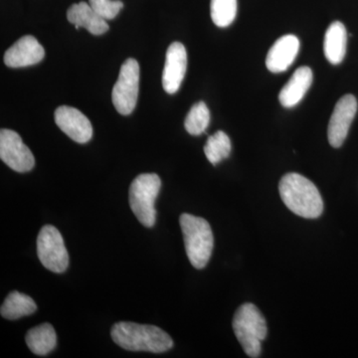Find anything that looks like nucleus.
<instances>
[{
    "mask_svg": "<svg viewBox=\"0 0 358 358\" xmlns=\"http://www.w3.org/2000/svg\"><path fill=\"white\" fill-rule=\"evenodd\" d=\"M110 336L117 345L129 352H166L173 341L169 334L150 324L121 322L113 326Z\"/></svg>",
    "mask_w": 358,
    "mask_h": 358,
    "instance_id": "1",
    "label": "nucleus"
},
{
    "mask_svg": "<svg viewBox=\"0 0 358 358\" xmlns=\"http://www.w3.org/2000/svg\"><path fill=\"white\" fill-rule=\"evenodd\" d=\"M279 192L285 205L301 217L317 218L324 211V201L317 186L301 174L292 173L282 176Z\"/></svg>",
    "mask_w": 358,
    "mask_h": 358,
    "instance_id": "2",
    "label": "nucleus"
},
{
    "mask_svg": "<svg viewBox=\"0 0 358 358\" xmlns=\"http://www.w3.org/2000/svg\"><path fill=\"white\" fill-rule=\"evenodd\" d=\"M179 223L189 262L195 268H204L210 260L214 246L210 224L204 218L188 213L181 214Z\"/></svg>",
    "mask_w": 358,
    "mask_h": 358,
    "instance_id": "3",
    "label": "nucleus"
},
{
    "mask_svg": "<svg viewBox=\"0 0 358 358\" xmlns=\"http://www.w3.org/2000/svg\"><path fill=\"white\" fill-rule=\"evenodd\" d=\"M233 331L249 357L256 358L262 352V341L267 336V322L253 303H244L233 319Z\"/></svg>",
    "mask_w": 358,
    "mask_h": 358,
    "instance_id": "4",
    "label": "nucleus"
},
{
    "mask_svg": "<svg viewBox=\"0 0 358 358\" xmlns=\"http://www.w3.org/2000/svg\"><path fill=\"white\" fill-rule=\"evenodd\" d=\"M162 180L155 173L136 176L129 187V206L136 217L145 227H152L157 218L155 200L159 195Z\"/></svg>",
    "mask_w": 358,
    "mask_h": 358,
    "instance_id": "5",
    "label": "nucleus"
},
{
    "mask_svg": "<svg viewBox=\"0 0 358 358\" xmlns=\"http://www.w3.org/2000/svg\"><path fill=\"white\" fill-rule=\"evenodd\" d=\"M138 90L140 65L136 59L129 58L122 65L112 93L113 103L120 114L128 115L134 112L138 103Z\"/></svg>",
    "mask_w": 358,
    "mask_h": 358,
    "instance_id": "6",
    "label": "nucleus"
},
{
    "mask_svg": "<svg viewBox=\"0 0 358 358\" xmlns=\"http://www.w3.org/2000/svg\"><path fill=\"white\" fill-rule=\"evenodd\" d=\"M37 255L45 268L53 273H64L69 266V254L57 228L45 225L37 238Z\"/></svg>",
    "mask_w": 358,
    "mask_h": 358,
    "instance_id": "7",
    "label": "nucleus"
},
{
    "mask_svg": "<svg viewBox=\"0 0 358 358\" xmlns=\"http://www.w3.org/2000/svg\"><path fill=\"white\" fill-rule=\"evenodd\" d=\"M0 159L14 171L24 173L35 166L34 155L13 129L0 131Z\"/></svg>",
    "mask_w": 358,
    "mask_h": 358,
    "instance_id": "8",
    "label": "nucleus"
},
{
    "mask_svg": "<svg viewBox=\"0 0 358 358\" xmlns=\"http://www.w3.org/2000/svg\"><path fill=\"white\" fill-rule=\"evenodd\" d=\"M357 112V101L353 95L343 96L336 103L327 129V138L331 147L338 148L343 145Z\"/></svg>",
    "mask_w": 358,
    "mask_h": 358,
    "instance_id": "9",
    "label": "nucleus"
},
{
    "mask_svg": "<svg viewBox=\"0 0 358 358\" xmlns=\"http://www.w3.org/2000/svg\"><path fill=\"white\" fill-rule=\"evenodd\" d=\"M59 129L78 143H86L93 136V127L88 117L75 108L61 106L54 114Z\"/></svg>",
    "mask_w": 358,
    "mask_h": 358,
    "instance_id": "10",
    "label": "nucleus"
},
{
    "mask_svg": "<svg viewBox=\"0 0 358 358\" xmlns=\"http://www.w3.org/2000/svg\"><path fill=\"white\" fill-rule=\"evenodd\" d=\"M187 69V53L185 45L173 42L167 48L166 64L162 72V87L167 94H176L180 88Z\"/></svg>",
    "mask_w": 358,
    "mask_h": 358,
    "instance_id": "11",
    "label": "nucleus"
},
{
    "mask_svg": "<svg viewBox=\"0 0 358 358\" xmlns=\"http://www.w3.org/2000/svg\"><path fill=\"white\" fill-rule=\"evenodd\" d=\"M45 50L38 40L31 35H26L16 41L4 54L7 67L23 68L38 64L43 60Z\"/></svg>",
    "mask_w": 358,
    "mask_h": 358,
    "instance_id": "12",
    "label": "nucleus"
},
{
    "mask_svg": "<svg viewBox=\"0 0 358 358\" xmlns=\"http://www.w3.org/2000/svg\"><path fill=\"white\" fill-rule=\"evenodd\" d=\"M300 40L293 34L285 35L271 47L266 58V66L270 72H285L293 64L300 51Z\"/></svg>",
    "mask_w": 358,
    "mask_h": 358,
    "instance_id": "13",
    "label": "nucleus"
},
{
    "mask_svg": "<svg viewBox=\"0 0 358 358\" xmlns=\"http://www.w3.org/2000/svg\"><path fill=\"white\" fill-rule=\"evenodd\" d=\"M313 71L307 66L294 71L293 76L279 94V101L282 107L288 109L296 107L308 93L313 83Z\"/></svg>",
    "mask_w": 358,
    "mask_h": 358,
    "instance_id": "14",
    "label": "nucleus"
},
{
    "mask_svg": "<svg viewBox=\"0 0 358 358\" xmlns=\"http://www.w3.org/2000/svg\"><path fill=\"white\" fill-rule=\"evenodd\" d=\"M67 18L76 29L85 28L94 35H102L109 30L107 21L92 8L87 2L73 4L67 11Z\"/></svg>",
    "mask_w": 358,
    "mask_h": 358,
    "instance_id": "15",
    "label": "nucleus"
},
{
    "mask_svg": "<svg viewBox=\"0 0 358 358\" xmlns=\"http://www.w3.org/2000/svg\"><path fill=\"white\" fill-rule=\"evenodd\" d=\"M348 46V32L345 26L339 21L331 23L327 28L324 40V52L331 64L338 65L345 57Z\"/></svg>",
    "mask_w": 358,
    "mask_h": 358,
    "instance_id": "16",
    "label": "nucleus"
},
{
    "mask_svg": "<svg viewBox=\"0 0 358 358\" xmlns=\"http://www.w3.org/2000/svg\"><path fill=\"white\" fill-rule=\"evenodd\" d=\"M25 341L34 355L45 357L56 348L57 336L54 327L50 324L44 322L29 329L26 334Z\"/></svg>",
    "mask_w": 358,
    "mask_h": 358,
    "instance_id": "17",
    "label": "nucleus"
},
{
    "mask_svg": "<svg viewBox=\"0 0 358 358\" xmlns=\"http://www.w3.org/2000/svg\"><path fill=\"white\" fill-rule=\"evenodd\" d=\"M37 306L32 298L17 291L11 292L2 303L0 313L6 320H18L36 312Z\"/></svg>",
    "mask_w": 358,
    "mask_h": 358,
    "instance_id": "18",
    "label": "nucleus"
},
{
    "mask_svg": "<svg viewBox=\"0 0 358 358\" xmlns=\"http://www.w3.org/2000/svg\"><path fill=\"white\" fill-rule=\"evenodd\" d=\"M231 152L229 136L224 131H219L209 136L204 147V154L213 166L227 159Z\"/></svg>",
    "mask_w": 358,
    "mask_h": 358,
    "instance_id": "19",
    "label": "nucleus"
},
{
    "mask_svg": "<svg viewBox=\"0 0 358 358\" xmlns=\"http://www.w3.org/2000/svg\"><path fill=\"white\" fill-rule=\"evenodd\" d=\"M210 124V112L206 103L199 102L192 106L189 113L186 115L185 127L186 131L192 136H200L203 134Z\"/></svg>",
    "mask_w": 358,
    "mask_h": 358,
    "instance_id": "20",
    "label": "nucleus"
},
{
    "mask_svg": "<svg viewBox=\"0 0 358 358\" xmlns=\"http://www.w3.org/2000/svg\"><path fill=\"white\" fill-rule=\"evenodd\" d=\"M210 13L214 24L228 27L236 18L237 0H211Z\"/></svg>",
    "mask_w": 358,
    "mask_h": 358,
    "instance_id": "21",
    "label": "nucleus"
},
{
    "mask_svg": "<svg viewBox=\"0 0 358 358\" xmlns=\"http://www.w3.org/2000/svg\"><path fill=\"white\" fill-rule=\"evenodd\" d=\"M89 4L106 20H114L124 7L121 0H89Z\"/></svg>",
    "mask_w": 358,
    "mask_h": 358,
    "instance_id": "22",
    "label": "nucleus"
}]
</instances>
